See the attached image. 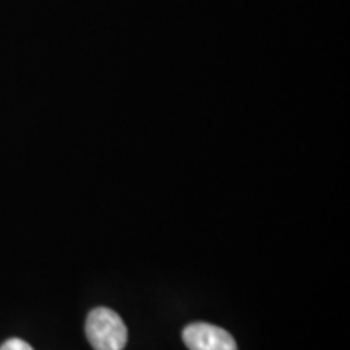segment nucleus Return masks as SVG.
<instances>
[{
	"label": "nucleus",
	"instance_id": "f257e3e1",
	"mask_svg": "<svg viewBox=\"0 0 350 350\" xmlns=\"http://www.w3.org/2000/svg\"><path fill=\"white\" fill-rule=\"evenodd\" d=\"M86 338L94 350H124L129 332L124 319L113 310L98 306L88 314Z\"/></svg>",
	"mask_w": 350,
	"mask_h": 350
},
{
	"label": "nucleus",
	"instance_id": "f03ea898",
	"mask_svg": "<svg viewBox=\"0 0 350 350\" xmlns=\"http://www.w3.org/2000/svg\"><path fill=\"white\" fill-rule=\"evenodd\" d=\"M188 350H237L230 332L209 323H193L182 332Z\"/></svg>",
	"mask_w": 350,
	"mask_h": 350
},
{
	"label": "nucleus",
	"instance_id": "7ed1b4c3",
	"mask_svg": "<svg viewBox=\"0 0 350 350\" xmlns=\"http://www.w3.org/2000/svg\"><path fill=\"white\" fill-rule=\"evenodd\" d=\"M0 350H34L31 345L21 339H8L0 345Z\"/></svg>",
	"mask_w": 350,
	"mask_h": 350
}]
</instances>
